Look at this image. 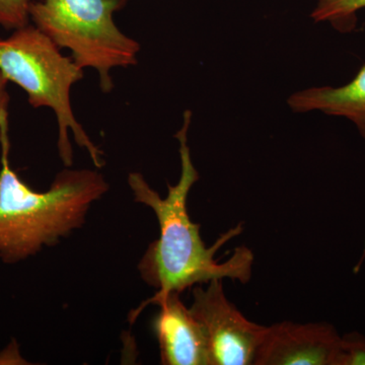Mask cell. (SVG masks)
Instances as JSON below:
<instances>
[{"instance_id": "cell-1", "label": "cell", "mask_w": 365, "mask_h": 365, "mask_svg": "<svg viewBox=\"0 0 365 365\" xmlns=\"http://www.w3.org/2000/svg\"><path fill=\"white\" fill-rule=\"evenodd\" d=\"M191 112L184 115V124L178 132L181 155V177L174 186L168 185V195L162 198L140 173H130L128 185L136 202L150 207L157 216L160 237L151 242L137 269L141 279L158 290L157 295L178 292L215 279L249 282L253 271L254 254L246 246L234 251L227 261L220 263L215 256L223 245L242 232L239 225L220 235L208 248L200 235V225L190 220L188 195L199 180L188 146Z\"/></svg>"}, {"instance_id": "cell-2", "label": "cell", "mask_w": 365, "mask_h": 365, "mask_svg": "<svg viewBox=\"0 0 365 365\" xmlns=\"http://www.w3.org/2000/svg\"><path fill=\"white\" fill-rule=\"evenodd\" d=\"M0 144V261L14 265L57 246L83 227L91 206L109 191V184L97 170L66 169L47 191L36 192L11 168L9 129Z\"/></svg>"}, {"instance_id": "cell-3", "label": "cell", "mask_w": 365, "mask_h": 365, "mask_svg": "<svg viewBox=\"0 0 365 365\" xmlns=\"http://www.w3.org/2000/svg\"><path fill=\"white\" fill-rule=\"evenodd\" d=\"M0 72L26 91L33 108H50L56 115L57 145L66 167L73 163L71 131L96 167H103L102 151L93 143L72 111L71 88L83 79V69L63 56L50 38L31 25L16 29L6 39L0 38Z\"/></svg>"}, {"instance_id": "cell-4", "label": "cell", "mask_w": 365, "mask_h": 365, "mask_svg": "<svg viewBox=\"0 0 365 365\" xmlns=\"http://www.w3.org/2000/svg\"><path fill=\"white\" fill-rule=\"evenodd\" d=\"M127 0H41L29 7L30 20L81 69L93 68L104 93L114 88L110 71L135 66L140 46L115 24Z\"/></svg>"}, {"instance_id": "cell-5", "label": "cell", "mask_w": 365, "mask_h": 365, "mask_svg": "<svg viewBox=\"0 0 365 365\" xmlns=\"http://www.w3.org/2000/svg\"><path fill=\"white\" fill-rule=\"evenodd\" d=\"M192 288L189 309L205 334L211 365H253L267 327L250 321L227 299L222 279Z\"/></svg>"}, {"instance_id": "cell-6", "label": "cell", "mask_w": 365, "mask_h": 365, "mask_svg": "<svg viewBox=\"0 0 365 365\" xmlns=\"http://www.w3.org/2000/svg\"><path fill=\"white\" fill-rule=\"evenodd\" d=\"M341 336L328 323L267 327L253 365H335Z\"/></svg>"}, {"instance_id": "cell-7", "label": "cell", "mask_w": 365, "mask_h": 365, "mask_svg": "<svg viewBox=\"0 0 365 365\" xmlns=\"http://www.w3.org/2000/svg\"><path fill=\"white\" fill-rule=\"evenodd\" d=\"M146 304H157L160 312L153 319V331L160 347L163 365H211L208 343L200 324L189 307L182 304L180 294L157 295Z\"/></svg>"}, {"instance_id": "cell-8", "label": "cell", "mask_w": 365, "mask_h": 365, "mask_svg": "<svg viewBox=\"0 0 365 365\" xmlns=\"http://www.w3.org/2000/svg\"><path fill=\"white\" fill-rule=\"evenodd\" d=\"M288 104L297 112L319 110L332 116L347 118L365 139V66L347 85L299 91L289 98Z\"/></svg>"}, {"instance_id": "cell-9", "label": "cell", "mask_w": 365, "mask_h": 365, "mask_svg": "<svg viewBox=\"0 0 365 365\" xmlns=\"http://www.w3.org/2000/svg\"><path fill=\"white\" fill-rule=\"evenodd\" d=\"M365 9V0H319L312 14L316 21H329L342 33L352 31L356 26V14Z\"/></svg>"}, {"instance_id": "cell-10", "label": "cell", "mask_w": 365, "mask_h": 365, "mask_svg": "<svg viewBox=\"0 0 365 365\" xmlns=\"http://www.w3.org/2000/svg\"><path fill=\"white\" fill-rule=\"evenodd\" d=\"M31 0H0V26L16 30L29 25Z\"/></svg>"}, {"instance_id": "cell-11", "label": "cell", "mask_w": 365, "mask_h": 365, "mask_svg": "<svg viewBox=\"0 0 365 365\" xmlns=\"http://www.w3.org/2000/svg\"><path fill=\"white\" fill-rule=\"evenodd\" d=\"M335 365H365V337L353 332L341 337Z\"/></svg>"}, {"instance_id": "cell-12", "label": "cell", "mask_w": 365, "mask_h": 365, "mask_svg": "<svg viewBox=\"0 0 365 365\" xmlns=\"http://www.w3.org/2000/svg\"><path fill=\"white\" fill-rule=\"evenodd\" d=\"M9 79L0 72V138L4 132L9 129V95L7 91Z\"/></svg>"}]
</instances>
